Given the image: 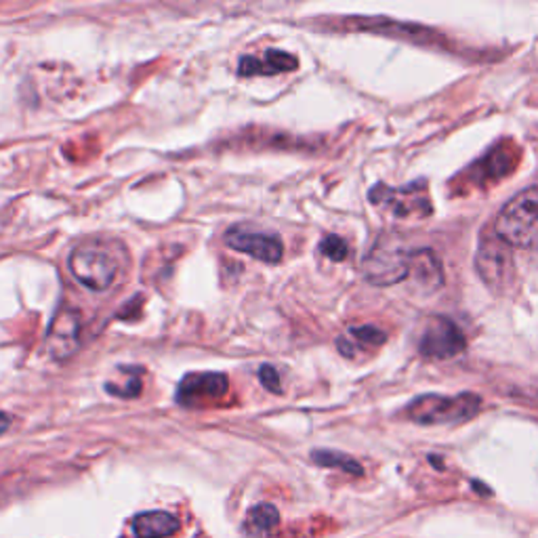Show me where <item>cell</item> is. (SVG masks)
I'll return each mask as SVG.
<instances>
[{"label": "cell", "instance_id": "obj_4", "mask_svg": "<svg viewBox=\"0 0 538 538\" xmlns=\"http://www.w3.org/2000/svg\"><path fill=\"white\" fill-rule=\"evenodd\" d=\"M475 269L486 287L503 290L514 276V255L511 247L496 234L482 236L475 255Z\"/></svg>", "mask_w": 538, "mask_h": 538}, {"label": "cell", "instance_id": "obj_10", "mask_svg": "<svg viewBox=\"0 0 538 538\" xmlns=\"http://www.w3.org/2000/svg\"><path fill=\"white\" fill-rule=\"evenodd\" d=\"M465 349V337L455 322L446 318H431L423 330L418 351L431 360H448Z\"/></svg>", "mask_w": 538, "mask_h": 538}, {"label": "cell", "instance_id": "obj_12", "mask_svg": "<svg viewBox=\"0 0 538 538\" xmlns=\"http://www.w3.org/2000/svg\"><path fill=\"white\" fill-rule=\"evenodd\" d=\"M298 59L280 49H268L265 51L263 62L259 57L244 55L238 64V76H271L280 74V72L297 70Z\"/></svg>", "mask_w": 538, "mask_h": 538}, {"label": "cell", "instance_id": "obj_15", "mask_svg": "<svg viewBox=\"0 0 538 538\" xmlns=\"http://www.w3.org/2000/svg\"><path fill=\"white\" fill-rule=\"evenodd\" d=\"M278 523H280V514H278V509L269 503H261L255 504V507L249 511L244 530L252 536H268L278 528Z\"/></svg>", "mask_w": 538, "mask_h": 538}, {"label": "cell", "instance_id": "obj_6", "mask_svg": "<svg viewBox=\"0 0 538 538\" xmlns=\"http://www.w3.org/2000/svg\"><path fill=\"white\" fill-rule=\"evenodd\" d=\"M408 255L402 249L391 247L387 240H378L364 259V278L375 287H391L408 278Z\"/></svg>", "mask_w": 538, "mask_h": 538}, {"label": "cell", "instance_id": "obj_14", "mask_svg": "<svg viewBox=\"0 0 538 538\" xmlns=\"http://www.w3.org/2000/svg\"><path fill=\"white\" fill-rule=\"evenodd\" d=\"M385 341H387V335L381 328L367 324V327L349 328L347 337H338L337 347L345 357H354L357 345H364V347H381Z\"/></svg>", "mask_w": 538, "mask_h": 538}, {"label": "cell", "instance_id": "obj_5", "mask_svg": "<svg viewBox=\"0 0 538 538\" xmlns=\"http://www.w3.org/2000/svg\"><path fill=\"white\" fill-rule=\"evenodd\" d=\"M225 244L230 249L244 252V255L268 265H278L284 255V242L280 236L269 234V231L252 230L249 225H231L225 231Z\"/></svg>", "mask_w": 538, "mask_h": 538}, {"label": "cell", "instance_id": "obj_2", "mask_svg": "<svg viewBox=\"0 0 538 538\" xmlns=\"http://www.w3.org/2000/svg\"><path fill=\"white\" fill-rule=\"evenodd\" d=\"M494 234L511 249L538 250V185L523 190L498 212Z\"/></svg>", "mask_w": 538, "mask_h": 538}, {"label": "cell", "instance_id": "obj_17", "mask_svg": "<svg viewBox=\"0 0 538 538\" xmlns=\"http://www.w3.org/2000/svg\"><path fill=\"white\" fill-rule=\"evenodd\" d=\"M122 375L126 377L122 383H114L108 381L103 385V389L108 391L110 396L122 397V400H135V397L142 396L143 383H142V368H121Z\"/></svg>", "mask_w": 538, "mask_h": 538}, {"label": "cell", "instance_id": "obj_18", "mask_svg": "<svg viewBox=\"0 0 538 538\" xmlns=\"http://www.w3.org/2000/svg\"><path fill=\"white\" fill-rule=\"evenodd\" d=\"M320 252L330 261H345L349 255V247L341 236H327L320 242Z\"/></svg>", "mask_w": 538, "mask_h": 538}, {"label": "cell", "instance_id": "obj_16", "mask_svg": "<svg viewBox=\"0 0 538 538\" xmlns=\"http://www.w3.org/2000/svg\"><path fill=\"white\" fill-rule=\"evenodd\" d=\"M311 461L320 465V467L341 469L349 475H364L362 465L357 463L356 458L343 453H335V450H314V453H311Z\"/></svg>", "mask_w": 538, "mask_h": 538}, {"label": "cell", "instance_id": "obj_1", "mask_svg": "<svg viewBox=\"0 0 538 538\" xmlns=\"http://www.w3.org/2000/svg\"><path fill=\"white\" fill-rule=\"evenodd\" d=\"M124 250L114 240L91 238L76 244L70 252L68 265L72 276L89 290L105 292L114 287L122 274Z\"/></svg>", "mask_w": 538, "mask_h": 538}, {"label": "cell", "instance_id": "obj_8", "mask_svg": "<svg viewBox=\"0 0 538 538\" xmlns=\"http://www.w3.org/2000/svg\"><path fill=\"white\" fill-rule=\"evenodd\" d=\"M370 201L377 207H385L391 215L408 219V217H427L431 215L429 198L425 194L423 183H413L408 188H385V185H377L370 191Z\"/></svg>", "mask_w": 538, "mask_h": 538}, {"label": "cell", "instance_id": "obj_7", "mask_svg": "<svg viewBox=\"0 0 538 538\" xmlns=\"http://www.w3.org/2000/svg\"><path fill=\"white\" fill-rule=\"evenodd\" d=\"M230 381L223 373H191L177 385L175 402L183 408H204L228 394Z\"/></svg>", "mask_w": 538, "mask_h": 538}, {"label": "cell", "instance_id": "obj_3", "mask_svg": "<svg viewBox=\"0 0 538 538\" xmlns=\"http://www.w3.org/2000/svg\"><path fill=\"white\" fill-rule=\"evenodd\" d=\"M482 408L480 396H418L408 404L406 416L418 425H456L471 421Z\"/></svg>", "mask_w": 538, "mask_h": 538}, {"label": "cell", "instance_id": "obj_19", "mask_svg": "<svg viewBox=\"0 0 538 538\" xmlns=\"http://www.w3.org/2000/svg\"><path fill=\"white\" fill-rule=\"evenodd\" d=\"M259 381L268 391L271 394H282V387H280V375H278V370L271 367V364H263L261 368H259Z\"/></svg>", "mask_w": 538, "mask_h": 538}, {"label": "cell", "instance_id": "obj_11", "mask_svg": "<svg viewBox=\"0 0 538 538\" xmlns=\"http://www.w3.org/2000/svg\"><path fill=\"white\" fill-rule=\"evenodd\" d=\"M408 278L423 292H434L442 287L444 271L437 255L431 249L413 250L408 255Z\"/></svg>", "mask_w": 538, "mask_h": 538}, {"label": "cell", "instance_id": "obj_9", "mask_svg": "<svg viewBox=\"0 0 538 538\" xmlns=\"http://www.w3.org/2000/svg\"><path fill=\"white\" fill-rule=\"evenodd\" d=\"M81 314L72 308H62L53 318L46 332L44 349L55 362H65L81 347Z\"/></svg>", "mask_w": 538, "mask_h": 538}, {"label": "cell", "instance_id": "obj_20", "mask_svg": "<svg viewBox=\"0 0 538 538\" xmlns=\"http://www.w3.org/2000/svg\"><path fill=\"white\" fill-rule=\"evenodd\" d=\"M11 421H13V416H11V415L0 413V435H3V434H6V431H9Z\"/></svg>", "mask_w": 538, "mask_h": 538}, {"label": "cell", "instance_id": "obj_13", "mask_svg": "<svg viewBox=\"0 0 538 538\" xmlns=\"http://www.w3.org/2000/svg\"><path fill=\"white\" fill-rule=\"evenodd\" d=\"M179 520L169 511H145L132 517V533L137 538H169L177 534Z\"/></svg>", "mask_w": 538, "mask_h": 538}]
</instances>
